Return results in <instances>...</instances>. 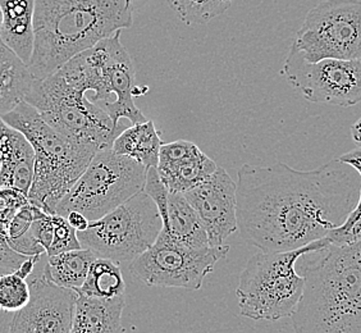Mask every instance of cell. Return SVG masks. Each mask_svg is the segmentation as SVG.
I'll return each mask as SVG.
<instances>
[{
  "label": "cell",
  "mask_w": 361,
  "mask_h": 333,
  "mask_svg": "<svg viewBox=\"0 0 361 333\" xmlns=\"http://www.w3.org/2000/svg\"><path fill=\"white\" fill-rule=\"evenodd\" d=\"M125 306V295L97 298L78 293L71 333L123 332L122 313Z\"/></svg>",
  "instance_id": "cell-16"
},
{
  "label": "cell",
  "mask_w": 361,
  "mask_h": 333,
  "mask_svg": "<svg viewBox=\"0 0 361 333\" xmlns=\"http://www.w3.org/2000/svg\"><path fill=\"white\" fill-rule=\"evenodd\" d=\"M44 255L27 278L30 301L14 313L9 333H71L78 293L49 279L44 272Z\"/></svg>",
  "instance_id": "cell-12"
},
{
  "label": "cell",
  "mask_w": 361,
  "mask_h": 333,
  "mask_svg": "<svg viewBox=\"0 0 361 333\" xmlns=\"http://www.w3.org/2000/svg\"><path fill=\"white\" fill-rule=\"evenodd\" d=\"M4 157L0 163V188H13L27 195L34 180L35 150L27 138L0 117Z\"/></svg>",
  "instance_id": "cell-15"
},
{
  "label": "cell",
  "mask_w": 361,
  "mask_h": 333,
  "mask_svg": "<svg viewBox=\"0 0 361 333\" xmlns=\"http://www.w3.org/2000/svg\"><path fill=\"white\" fill-rule=\"evenodd\" d=\"M237 224L260 251H287L322 240L354 210L360 174L337 159L312 171L286 163L237 171Z\"/></svg>",
  "instance_id": "cell-1"
},
{
  "label": "cell",
  "mask_w": 361,
  "mask_h": 333,
  "mask_svg": "<svg viewBox=\"0 0 361 333\" xmlns=\"http://www.w3.org/2000/svg\"><path fill=\"white\" fill-rule=\"evenodd\" d=\"M351 136L357 147H361V117L351 127Z\"/></svg>",
  "instance_id": "cell-32"
},
{
  "label": "cell",
  "mask_w": 361,
  "mask_h": 333,
  "mask_svg": "<svg viewBox=\"0 0 361 333\" xmlns=\"http://www.w3.org/2000/svg\"><path fill=\"white\" fill-rule=\"evenodd\" d=\"M27 258V255L12 249L6 236L0 234V268L8 272H16Z\"/></svg>",
  "instance_id": "cell-30"
},
{
  "label": "cell",
  "mask_w": 361,
  "mask_h": 333,
  "mask_svg": "<svg viewBox=\"0 0 361 333\" xmlns=\"http://www.w3.org/2000/svg\"><path fill=\"white\" fill-rule=\"evenodd\" d=\"M338 159L343 163H348L354 166L360 174L361 178V147L354 149L348 153L342 154ZM331 245H345L360 240L361 238V186L359 200L356 202L354 210L348 214V218L343 221L338 227L332 229L326 237Z\"/></svg>",
  "instance_id": "cell-25"
},
{
  "label": "cell",
  "mask_w": 361,
  "mask_h": 333,
  "mask_svg": "<svg viewBox=\"0 0 361 333\" xmlns=\"http://www.w3.org/2000/svg\"><path fill=\"white\" fill-rule=\"evenodd\" d=\"M25 100L58 131L99 149L111 147L127 127L114 125L103 107L71 86L58 71L44 80H35Z\"/></svg>",
  "instance_id": "cell-7"
},
{
  "label": "cell",
  "mask_w": 361,
  "mask_h": 333,
  "mask_svg": "<svg viewBox=\"0 0 361 333\" xmlns=\"http://www.w3.org/2000/svg\"><path fill=\"white\" fill-rule=\"evenodd\" d=\"M125 278L117 262L108 258L97 257L91 263L87 277L78 293L97 298H116L125 295Z\"/></svg>",
  "instance_id": "cell-23"
},
{
  "label": "cell",
  "mask_w": 361,
  "mask_h": 333,
  "mask_svg": "<svg viewBox=\"0 0 361 333\" xmlns=\"http://www.w3.org/2000/svg\"><path fill=\"white\" fill-rule=\"evenodd\" d=\"M305 287L292 314L299 333H361V238L301 257Z\"/></svg>",
  "instance_id": "cell-2"
},
{
  "label": "cell",
  "mask_w": 361,
  "mask_h": 333,
  "mask_svg": "<svg viewBox=\"0 0 361 333\" xmlns=\"http://www.w3.org/2000/svg\"><path fill=\"white\" fill-rule=\"evenodd\" d=\"M7 272L8 271H6V270L0 268V276H1V274H4V273H7ZM12 317H13V314L0 310V331H6V332H7V328H6V327H3V323H4V322H7L8 325H9V323H11V320H12Z\"/></svg>",
  "instance_id": "cell-33"
},
{
  "label": "cell",
  "mask_w": 361,
  "mask_h": 333,
  "mask_svg": "<svg viewBox=\"0 0 361 333\" xmlns=\"http://www.w3.org/2000/svg\"><path fill=\"white\" fill-rule=\"evenodd\" d=\"M158 128L152 119L127 126L114 140L111 149L130 157L146 168L158 166L160 146L163 145Z\"/></svg>",
  "instance_id": "cell-21"
},
{
  "label": "cell",
  "mask_w": 361,
  "mask_h": 333,
  "mask_svg": "<svg viewBox=\"0 0 361 333\" xmlns=\"http://www.w3.org/2000/svg\"><path fill=\"white\" fill-rule=\"evenodd\" d=\"M66 218L68 219L71 226L76 229V231H85L90 224V221L82 213L75 212V210L70 212L68 214L66 215Z\"/></svg>",
  "instance_id": "cell-31"
},
{
  "label": "cell",
  "mask_w": 361,
  "mask_h": 333,
  "mask_svg": "<svg viewBox=\"0 0 361 333\" xmlns=\"http://www.w3.org/2000/svg\"><path fill=\"white\" fill-rule=\"evenodd\" d=\"M95 259L97 254L86 248L47 255L44 272L56 285L78 290L84 285L91 263Z\"/></svg>",
  "instance_id": "cell-22"
},
{
  "label": "cell",
  "mask_w": 361,
  "mask_h": 333,
  "mask_svg": "<svg viewBox=\"0 0 361 333\" xmlns=\"http://www.w3.org/2000/svg\"><path fill=\"white\" fill-rule=\"evenodd\" d=\"M142 191L149 195L153 199L154 202L157 204L163 224H166L168 221V199H169L171 191L160 178L157 166L147 168L145 185H144Z\"/></svg>",
  "instance_id": "cell-29"
},
{
  "label": "cell",
  "mask_w": 361,
  "mask_h": 333,
  "mask_svg": "<svg viewBox=\"0 0 361 333\" xmlns=\"http://www.w3.org/2000/svg\"><path fill=\"white\" fill-rule=\"evenodd\" d=\"M331 243L324 237L299 249L254 254L237 286L241 315L269 322L291 317L305 287V278L296 271L298 260L307 253L319 251Z\"/></svg>",
  "instance_id": "cell-5"
},
{
  "label": "cell",
  "mask_w": 361,
  "mask_h": 333,
  "mask_svg": "<svg viewBox=\"0 0 361 333\" xmlns=\"http://www.w3.org/2000/svg\"><path fill=\"white\" fill-rule=\"evenodd\" d=\"M228 251V245L190 249L159 234L153 246L130 263L128 271L146 286L196 291Z\"/></svg>",
  "instance_id": "cell-10"
},
{
  "label": "cell",
  "mask_w": 361,
  "mask_h": 333,
  "mask_svg": "<svg viewBox=\"0 0 361 333\" xmlns=\"http://www.w3.org/2000/svg\"><path fill=\"white\" fill-rule=\"evenodd\" d=\"M1 20H3V16H1V7H0V28H1Z\"/></svg>",
  "instance_id": "cell-35"
},
{
  "label": "cell",
  "mask_w": 361,
  "mask_h": 333,
  "mask_svg": "<svg viewBox=\"0 0 361 333\" xmlns=\"http://www.w3.org/2000/svg\"><path fill=\"white\" fill-rule=\"evenodd\" d=\"M163 227L157 204L140 191L108 214L92 221L85 231H77L82 248L97 257L117 263H131L153 246Z\"/></svg>",
  "instance_id": "cell-8"
},
{
  "label": "cell",
  "mask_w": 361,
  "mask_h": 333,
  "mask_svg": "<svg viewBox=\"0 0 361 333\" xmlns=\"http://www.w3.org/2000/svg\"><path fill=\"white\" fill-rule=\"evenodd\" d=\"M28 196L13 188H0V234L7 235L16 214L28 204Z\"/></svg>",
  "instance_id": "cell-28"
},
{
  "label": "cell",
  "mask_w": 361,
  "mask_h": 333,
  "mask_svg": "<svg viewBox=\"0 0 361 333\" xmlns=\"http://www.w3.org/2000/svg\"><path fill=\"white\" fill-rule=\"evenodd\" d=\"M236 193L237 182L223 166H218L207 180L183 193L200 215L212 246L224 245L238 231Z\"/></svg>",
  "instance_id": "cell-13"
},
{
  "label": "cell",
  "mask_w": 361,
  "mask_h": 333,
  "mask_svg": "<svg viewBox=\"0 0 361 333\" xmlns=\"http://www.w3.org/2000/svg\"><path fill=\"white\" fill-rule=\"evenodd\" d=\"M54 236L47 255H56L64 251L81 249V243L77 237V231L71 226L68 219L61 214H53Z\"/></svg>",
  "instance_id": "cell-27"
},
{
  "label": "cell",
  "mask_w": 361,
  "mask_h": 333,
  "mask_svg": "<svg viewBox=\"0 0 361 333\" xmlns=\"http://www.w3.org/2000/svg\"><path fill=\"white\" fill-rule=\"evenodd\" d=\"M168 6L188 26L205 25L228 11L232 0H167Z\"/></svg>",
  "instance_id": "cell-24"
},
{
  "label": "cell",
  "mask_w": 361,
  "mask_h": 333,
  "mask_svg": "<svg viewBox=\"0 0 361 333\" xmlns=\"http://www.w3.org/2000/svg\"><path fill=\"white\" fill-rule=\"evenodd\" d=\"M160 235L190 249H205L212 246L200 215L183 193H169L168 221L163 224Z\"/></svg>",
  "instance_id": "cell-18"
},
{
  "label": "cell",
  "mask_w": 361,
  "mask_h": 333,
  "mask_svg": "<svg viewBox=\"0 0 361 333\" xmlns=\"http://www.w3.org/2000/svg\"><path fill=\"white\" fill-rule=\"evenodd\" d=\"M103 62H102V90L99 100H106L111 94H116L114 102H105L103 108L109 114L113 123L119 119H130L133 123L146 121V117L135 103L133 90L136 87V70L133 58L121 42V31L102 40Z\"/></svg>",
  "instance_id": "cell-14"
},
{
  "label": "cell",
  "mask_w": 361,
  "mask_h": 333,
  "mask_svg": "<svg viewBox=\"0 0 361 333\" xmlns=\"http://www.w3.org/2000/svg\"><path fill=\"white\" fill-rule=\"evenodd\" d=\"M1 119L21 131L35 150V171L28 202L47 213L56 214V205L100 149L58 131L26 100Z\"/></svg>",
  "instance_id": "cell-4"
},
{
  "label": "cell",
  "mask_w": 361,
  "mask_h": 333,
  "mask_svg": "<svg viewBox=\"0 0 361 333\" xmlns=\"http://www.w3.org/2000/svg\"><path fill=\"white\" fill-rule=\"evenodd\" d=\"M292 45L309 62L336 58L361 62L360 0H324L306 14Z\"/></svg>",
  "instance_id": "cell-9"
},
{
  "label": "cell",
  "mask_w": 361,
  "mask_h": 333,
  "mask_svg": "<svg viewBox=\"0 0 361 333\" xmlns=\"http://www.w3.org/2000/svg\"><path fill=\"white\" fill-rule=\"evenodd\" d=\"M0 40L28 66L35 47V0H0Z\"/></svg>",
  "instance_id": "cell-17"
},
{
  "label": "cell",
  "mask_w": 361,
  "mask_h": 333,
  "mask_svg": "<svg viewBox=\"0 0 361 333\" xmlns=\"http://www.w3.org/2000/svg\"><path fill=\"white\" fill-rule=\"evenodd\" d=\"M146 172L139 162L103 147L56 205V214L66 217L75 210L97 221L142 191Z\"/></svg>",
  "instance_id": "cell-6"
},
{
  "label": "cell",
  "mask_w": 361,
  "mask_h": 333,
  "mask_svg": "<svg viewBox=\"0 0 361 333\" xmlns=\"http://www.w3.org/2000/svg\"><path fill=\"white\" fill-rule=\"evenodd\" d=\"M3 157H4V146H3V140L0 138V163L3 160Z\"/></svg>",
  "instance_id": "cell-34"
},
{
  "label": "cell",
  "mask_w": 361,
  "mask_h": 333,
  "mask_svg": "<svg viewBox=\"0 0 361 333\" xmlns=\"http://www.w3.org/2000/svg\"><path fill=\"white\" fill-rule=\"evenodd\" d=\"M216 162L197 146L194 152L177 159L159 162L158 174L169 191L186 193L216 171Z\"/></svg>",
  "instance_id": "cell-19"
},
{
  "label": "cell",
  "mask_w": 361,
  "mask_h": 333,
  "mask_svg": "<svg viewBox=\"0 0 361 333\" xmlns=\"http://www.w3.org/2000/svg\"><path fill=\"white\" fill-rule=\"evenodd\" d=\"M35 80L27 64L0 40V117L26 99Z\"/></svg>",
  "instance_id": "cell-20"
},
{
  "label": "cell",
  "mask_w": 361,
  "mask_h": 333,
  "mask_svg": "<svg viewBox=\"0 0 361 333\" xmlns=\"http://www.w3.org/2000/svg\"><path fill=\"white\" fill-rule=\"evenodd\" d=\"M30 286L27 279L16 272H7L0 276V310L20 312L30 301Z\"/></svg>",
  "instance_id": "cell-26"
},
{
  "label": "cell",
  "mask_w": 361,
  "mask_h": 333,
  "mask_svg": "<svg viewBox=\"0 0 361 333\" xmlns=\"http://www.w3.org/2000/svg\"><path fill=\"white\" fill-rule=\"evenodd\" d=\"M282 76L312 103L354 107L361 103V62L324 58L306 61L291 45Z\"/></svg>",
  "instance_id": "cell-11"
},
{
  "label": "cell",
  "mask_w": 361,
  "mask_h": 333,
  "mask_svg": "<svg viewBox=\"0 0 361 333\" xmlns=\"http://www.w3.org/2000/svg\"><path fill=\"white\" fill-rule=\"evenodd\" d=\"M133 23V0H35V47L28 68L44 80Z\"/></svg>",
  "instance_id": "cell-3"
}]
</instances>
